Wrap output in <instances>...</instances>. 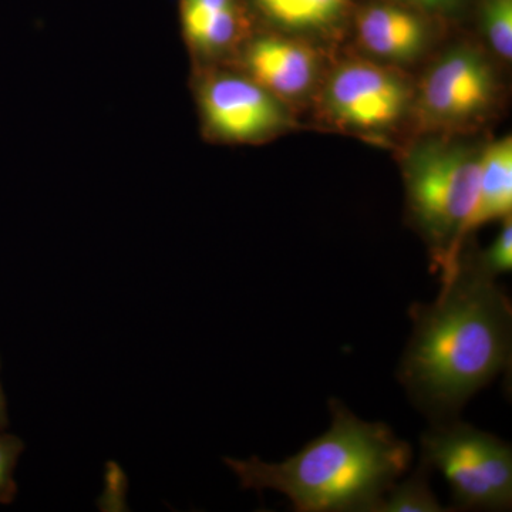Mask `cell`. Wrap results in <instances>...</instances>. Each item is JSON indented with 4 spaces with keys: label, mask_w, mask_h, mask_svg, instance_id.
Returning a JSON list of instances; mask_svg holds the SVG:
<instances>
[{
    "label": "cell",
    "mask_w": 512,
    "mask_h": 512,
    "mask_svg": "<svg viewBox=\"0 0 512 512\" xmlns=\"http://www.w3.org/2000/svg\"><path fill=\"white\" fill-rule=\"evenodd\" d=\"M248 0H180V22L188 49L212 63L237 55L251 36Z\"/></svg>",
    "instance_id": "10"
},
{
    "label": "cell",
    "mask_w": 512,
    "mask_h": 512,
    "mask_svg": "<svg viewBox=\"0 0 512 512\" xmlns=\"http://www.w3.org/2000/svg\"><path fill=\"white\" fill-rule=\"evenodd\" d=\"M430 468L420 463L416 473L402 484H393L380 498L373 512H443V507L431 491Z\"/></svg>",
    "instance_id": "13"
},
{
    "label": "cell",
    "mask_w": 512,
    "mask_h": 512,
    "mask_svg": "<svg viewBox=\"0 0 512 512\" xmlns=\"http://www.w3.org/2000/svg\"><path fill=\"white\" fill-rule=\"evenodd\" d=\"M512 211V140L493 141L481 154L476 204L467 224V235L483 225L503 221Z\"/></svg>",
    "instance_id": "12"
},
{
    "label": "cell",
    "mask_w": 512,
    "mask_h": 512,
    "mask_svg": "<svg viewBox=\"0 0 512 512\" xmlns=\"http://www.w3.org/2000/svg\"><path fill=\"white\" fill-rule=\"evenodd\" d=\"M356 37L367 55L382 63H409L426 52L433 30L426 13L383 0L356 16Z\"/></svg>",
    "instance_id": "9"
},
{
    "label": "cell",
    "mask_w": 512,
    "mask_h": 512,
    "mask_svg": "<svg viewBox=\"0 0 512 512\" xmlns=\"http://www.w3.org/2000/svg\"><path fill=\"white\" fill-rule=\"evenodd\" d=\"M197 101L208 136L224 143H261L292 126L284 101L242 70L205 73L198 82Z\"/></svg>",
    "instance_id": "7"
},
{
    "label": "cell",
    "mask_w": 512,
    "mask_h": 512,
    "mask_svg": "<svg viewBox=\"0 0 512 512\" xmlns=\"http://www.w3.org/2000/svg\"><path fill=\"white\" fill-rule=\"evenodd\" d=\"M480 22L491 50L505 60L512 59V0H481Z\"/></svg>",
    "instance_id": "14"
},
{
    "label": "cell",
    "mask_w": 512,
    "mask_h": 512,
    "mask_svg": "<svg viewBox=\"0 0 512 512\" xmlns=\"http://www.w3.org/2000/svg\"><path fill=\"white\" fill-rule=\"evenodd\" d=\"M498 82L481 50L457 45L444 52L414 89L413 114L433 133H458L483 123L494 110Z\"/></svg>",
    "instance_id": "5"
},
{
    "label": "cell",
    "mask_w": 512,
    "mask_h": 512,
    "mask_svg": "<svg viewBox=\"0 0 512 512\" xmlns=\"http://www.w3.org/2000/svg\"><path fill=\"white\" fill-rule=\"evenodd\" d=\"M8 423V407H6L5 393H3L2 384H0V429H5Z\"/></svg>",
    "instance_id": "18"
},
{
    "label": "cell",
    "mask_w": 512,
    "mask_h": 512,
    "mask_svg": "<svg viewBox=\"0 0 512 512\" xmlns=\"http://www.w3.org/2000/svg\"><path fill=\"white\" fill-rule=\"evenodd\" d=\"M248 5L278 32L305 37L339 29L352 0H248Z\"/></svg>",
    "instance_id": "11"
},
{
    "label": "cell",
    "mask_w": 512,
    "mask_h": 512,
    "mask_svg": "<svg viewBox=\"0 0 512 512\" xmlns=\"http://www.w3.org/2000/svg\"><path fill=\"white\" fill-rule=\"evenodd\" d=\"M242 72L286 106L308 99L322 77V56L309 40L288 33L249 36L237 53Z\"/></svg>",
    "instance_id": "8"
},
{
    "label": "cell",
    "mask_w": 512,
    "mask_h": 512,
    "mask_svg": "<svg viewBox=\"0 0 512 512\" xmlns=\"http://www.w3.org/2000/svg\"><path fill=\"white\" fill-rule=\"evenodd\" d=\"M330 429L282 463L225 458L247 490H275L299 512H373L409 470L413 451L383 423L330 400Z\"/></svg>",
    "instance_id": "2"
},
{
    "label": "cell",
    "mask_w": 512,
    "mask_h": 512,
    "mask_svg": "<svg viewBox=\"0 0 512 512\" xmlns=\"http://www.w3.org/2000/svg\"><path fill=\"white\" fill-rule=\"evenodd\" d=\"M25 443L13 434H0V504H10L16 495L15 470Z\"/></svg>",
    "instance_id": "16"
},
{
    "label": "cell",
    "mask_w": 512,
    "mask_h": 512,
    "mask_svg": "<svg viewBox=\"0 0 512 512\" xmlns=\"http://www.w3.org/2000/svg\"><path fill=\"white\" fill-rule=\"evenodd\" d=\"M420 444L421 463L443 474L458 508L510 510V444L457 419L433 423Z\"/></svg>",
    "instance_id": "4"
},
{
    "label": "cell",
    "mask_w": 512,
    "mask_h": 512,
    "mask_svg": "<svg viewBox=\"0 0 512 512\" xmlns=\"http://www.w3.org/2000/svg\"><path fill=\"white\" fill-rule=\"evenodd\" d=\"M414 87L386 63H340L322 89V110L335 126L359 136L383 137L413 113Z\"/></svg>",
    "instance_id": "6"
},
{
    "label": "cell",
    "mask_w": 512,
    "mask_h": 512,
    "mask_svg": "<svg viewBox=\"0 0 512 512\" xmlns=\"http://www.w3.org/2000/svg\"><path fill=\"white\" fill-rule=\"evenodd\" d=\"M500 232L490 247L478 255H466L468 262L487 278L495 279L512 269V220L504 218Z\"/></svg>",
    "instance_id": "15"
},
{
    "label": "cell",
    "mask_w": 512,
    "mask_h": 512,
    "mask_svg": "<svg viewBox=\"0 0 512 512\" xmlns=\"http://www.w3.org/2000/svg\"><path fill=\"white\" fill-rule=\"evenodd\" d=\"M481 154L483 148L429 137L410 147L403 161L407 214L429 245L440 281L456 271L468 239Z\"/></svg>",
    "instance_id": "3"
},
{
    "label": "cell",
    "mask_w": 512,
    "mask_h": 512,
    "mask_svg": "<svg viewBox=\"0 0 512 512\" xmlns=\"http://www.w3.org/2000/svg\"><path fill=\"white\" fill-rule=\"evenodd\" d=\"M426 13V15H450L456 12L464 0H392Z\"/></svg>",
    "instance_id": "17"
},
{
    "label": "cell",
    "mask_w": 512,
    "mask_h": 512,
    "mask_svg": "<svg viewBox=\"0 0 512 512\" xmlns=\"http://www.w3.org/2000/svg\"><path fill=\"white\" fill-rule=\"evenodd\" d=\"M433 303L410 309L413 333L399 379L433 423L457 419L464 404L511 367L512 311L495 279L460 255Z\"/></svg>",
    "instance_id": "1"
}]
</instances>
